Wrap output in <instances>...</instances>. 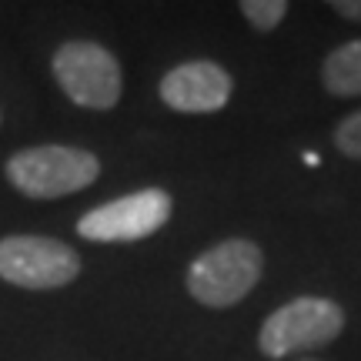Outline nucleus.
Returning <instances> with one entry per match:
<instances>
[{"label": "nucleus", "mask_w": 361, "mask_h": 361, "mask_svg": "<svg viewBox=\"0 0 361 361\" xmlns=\"http://www.w3.org/2000/svg\"><path fill=\"white\" fill-rule=\"evenodd\" d=\"M335 147L351 161H361V111L341 117V124L335 128Z\"/></svg>", "instance_id": "9d476101"}, {"label": "nucleus", "mask_w": 361, "mask_h": 361, "mask_svg": "<svg viewBox=\"0 0 361 361\" xmlns=\"http://www.w3.org/2000/svg\"><path fill=\"white\" fill-rule=\"evenodd\" d=\"M345 331V311L331 298H295L264 318L258 348L268 358H288L298 351H318Z\"/></svg>", "instance_id": "7ed1b4c3"}, {"label": "nucleus", "mask_w": 361, "mask_h": 361, "mask_svg": "<svg viewBox=\"0 0 361 361\" xmlns=\"http://www.w3.org/2000/svg\"><path fill=\"white\" fill-rule=\"evenodd\" d=\"M322 87L331 97H361V37L335 47L322 61Z\"/></svg>", "instance_id": "6e6552de"}, {"label": "nucleus", "mask_w": 361, "mask_h": 361, "mask_svg": "<svg viewBox=\"0 0 361 361\" xmlns=\"http://www.w3.org/2000/svg\"><path fill=\"white\" fill-rule=\"evenodd\" d=\"M80 274V255L57 238L40 234H11L0 241V278L27 288L51 291L64 288Z\"/></svg>", "instance_id": "39448f33"}, {"label": "nucleus", "mask_w": 361, "mask_h": 361, "mask_svg": "<svg viewBox=\"0 0 361 361\" xmlns=\"http://www.w3.org/2000/svg\"><path fill=\"white\" fill-rule=\"evenodd\" d=\"M171 218V194L161 188H144V191L124 194L117 201L87 211L78 221L80 238L97 241V245H128L141 241L161 231Z\"/></svg>", "instance_id": "423d86ee"}, {"label": "nucleus", "mask_w": 361, "mask_h": 361, "mask_svg": "<svg viewBox=\"0 0 361 361\" xmlns=\"http://www.w3.org/2000/svg\"><path fill=\"white\" fill-rule=\"evenodd\" d=\"M261 271H264V251L247 238H228L191 261L188 295L204 308H234L255 291Z\"/></svg>", "instance_id": "f257e3e1"}, {"label": "nucleus", "mask_w": 361, "mask_h": 361, "mask_svg": "<svg viewBox=\"0 0 361 361\" xmlns=\"http://www.w3.org/2000/svg\"><path fill=\"white\" fill-rule=\"evenodd\" d=\"M234 80L214 61H188L161 78V101L180 114H214L231 101Z\"/></svg>", "instance_id": "0eeeda50"}, {"label": "nucleus", "mask_w": 361, "mask_h": 361, "mask_svg": "<svg viewBox=\"0 0 361 361\" xmlns=\"http://www.w3.org/2000/svg\"><path fill=\"white\" fill-rule=\"evenodd\" d=\"M241 13H245V20L255 27V30L268 34V30H274V27L288 17V4H284V0H245V4H241Z\"/></svg>", "instance_id": "1a4fd4ad"}, {"label": "nucleus", "mask_w": 361, "mask_h": 361, "mask_svg": "<svg viewBox=\"0 0 361 361\" xmlns=\"http://www.w3.org/2000/svg\"><path fill=\"white\" fill-rule=\"evenodd\" d=\"M101 174V161L84 147L67 144H40L24 147L7 161V178L24 197L54 201L90 188Z\"/></svg>", "instance_id": "f03ea898"}, {"label": "nucleus", "mask_w": 361, "mask_h": 361, "mask_svg": "<svg viewBox=\"0 0 361 361\" xmlns=\"http://www.w3.org/2000/svg\"><path fill=\"white\" fill-rule=\"evenodd\" d=\"M331 11L345 20H361V0H331Z\"/></svg>", "instance_id": "9b49d317"}, {"label": "nucleus", "mask_w": 361, "mask_h": 361, "mask_svg": "<svg viewBox=\"0 0 361 361\" xmlns=\"http://www.w3.org/2000/svg\"><path fill=\"white\" fill-rule=\"evenodd\" d=\"M51 71L61 90L78 107L87 111H111L121 101L124 74L117 57L94 40H67L57 47Z\"/></svg>", "instance_id": "20e7f679"}]
</instances>
